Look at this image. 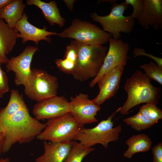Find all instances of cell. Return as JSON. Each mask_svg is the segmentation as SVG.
<instances>
[{
    "mask_svg": "<svg viewBox=\"0 0 162 162\" xmlns=\"http://www.w3.org/2000/svg\"><path fill=\"white\" fill-rule=\"evenodd\" d=\"M125 2L133 7V11L130 15L132 17L134 20H138L143 11L144 0H125Z\"/></svg>",
    "mask_w": 162,
    "mask_h": 162,
    "instance_id": "obj_26",
    "label": "cell"
},
{
    "mask_svg": "<svg viewBox=\"0 0 162 162\" xmlns=\"http://www.w3.org/2000/svg\"><path fill=\"white\" fill-rule=\"evenodd\" d=\"M26 4L22 0H12L8 4L0 10V18L4 19L10 27L14 28L22 18Z\"/></svg>",
    "mask_w": 162,
    "mask_h": 162,
    "instance_id": "obj_21",
    "label": "cell"
},
{
    "mask_svg": "<svg viewBox=\"0 0 162 162\" xmlns=\"http://www.w3.org/2000/svg\"><path fill=\"white\" fill-rule=\"evenodd\" d=\"M129 6L125 1L113 3L109 14L101 16L94 13L91 14L90 16L93 21L101 25L104 31L112 35L113 38L119 39L121 33H129L134 26L135 20L131 16H125L123 14Z\"/></svg>",
    "mask_w": 162,
    "mask_h": 162,
    "instance_id": "obj_6",
    "label": "cell"
},
{
    "mask_svg": "<svg viewBox=\"0 0 162 162\" xmlns=\"http://www.w3.org/2000/svg\"><path fill=\"white\" fill-rule=\"evenodd\" d=\"M24 86L25 95L37 102L57 96L58 84L55 76L41 69L32 68Z\"/></svg>",
    "mask_w": 162,
    "mask_h": 162,
    "instance_id": "obj_8",
    "label": "cell"
},
{
    "mask_svg": "<svg viewBox=\"0 0 162 162\" xmlns=\"http://www.w3.org/2000/svg\"><path fill=\"white\" fill-rule=\"evenodd\" d=\"M0 63V98L9 90L8 78L6 74L3 70Z\"/></svg>",
    "mask_w": 162,
    "mask_h": 162,
    "instance_id": "obj_27",
    "label": "cell"
},
{
    "mask_svg": "<svg viewBox=\"0 0 162 162\" xmlns=\"http://www.w3.org/2000/svg\"><path fill=\"white\" fill-rule=\"evenodd\" d=\"M58 35L91 46H102L108 42L112 37L111 34L96 25L78 19L73 20L71 25L58 33Z\"/></svg>",
    "mask_w": 162,
    "mask_h": 162,
    "instance_id": "obj_7",
    "label": "cell"
},
{
    "mask_svg": "<svg viewBox=\"0 0 162 162\" xmlns=\"http://www.w3.org/2000/svg\"><path fill=\"white\" fill-rule=\"evenodd\" d=\"M14 28L19 33V37L22 39L23 44L32 41L37 45L41 40L50 42L51 40L49 36L58 34L56 32L48 31L45 26L43 28H40L31 24L28 20V15L24 12L22 18L16 24Z\"/></svg>",
    "mask_w": 162,
    "mask_h": 162,
    "instance_id": "obj_14",
    "label": "cell"
},
{
    "mask_svg": "<svg viewBox=\"0 0 162 162\" xmlns=\"http://www.w3.org/2000/svg\"><path fill=\"white\" fill-rule=\"evenodd\" d=\"M109 48L103 64L97 76L90 82V87L94 86L98 80L109 71L121 65H126L129 57L128 44L120 39L111 38Z\"/></svg>",
    "mask_w": 162,
    "mask_h": 162,
    "instance_id": "obj_9",
    "label": "cell"
},
{
    "mask_svg": "<svg viewBox=\"0 0 162 162\" xmlns=\"http://www.w3.org/2000/svg\"><path fill=\"white\" fill-rule=\"evenodd\" d=\"M4 133V130L0 122V134Z\"/></svg>",
    "mask_w": 162,
    "mask_h": 162,
    "instance_id": "obj_35",
    "label": "cell"
},
{
    "mask_svg": "<svg viewBox=\"0 0 162 162\" xmlns=\"http://www.w3.org/2000/svg\"><path fill=\"white\" fill-rule=\"evenodd\" d=\"M69 102L64 96H57L37 102L32 113L38 120L50 119L70 112Z\"/></svg>",
    "mask_w": 162,
    "mask_h": 162,
    "instance_id": "obj_12",
    "label": "cell"
},
{
    "mask_svg": "<svg viewBox=\"0 0 162 162\" xmlns=\"http://www.w3.org/2000/svg\"><path fill=\"white\" fill-rule=\"evenodd\" d=\"M12 0H0V10L9 4Z\"/></svg>",
    "mask_w": 162,
    "mask_h": 162,
    "instance_id": "obj_32",
    "label": "cell"
},
{
    "mask_svg": "<svg viewBox=\"0 0 162 162\" xmlns=\"http://www.w3.org/2000/svg\"><path fill=\"white\" fill-rule=\"evenodd\" d=\"M94 149L74 141L71 149L64 162H82L84 157Z\"/></svg>",
    "mask_w": 162,
    "mask_h": 162,
    "instance_id": "obj_22",
    "label": "cell"
},
{
    "mask_svg": "<svg viewBox=\"0 0 162 162\" xmlns=\"http://www.w3.org/2000/svg\"><path fill=\"white\" fill-rule=\"evenodd\" d=\"M75 41L78 58L76 66L72 76L74 79L81 82L94 78L102 65L107 47L102 45H86Z\"/></svg>",
    "mask_w": 162,
    "mask_h": 162,
    "instance_id": "obj_3",
    "label": "cell"
},
{
    "mask_svg": "<svg viewBox=\"0 0 162 162\" xmlns=\"http://www.w3.org/2000/svg\"><path fill=\"white\" fill-rule=\"evenodd\" d=\"M9 59L8 58H4L0 57V63L1 64H6L8 62Z\"/></svg>",
    "mask_w": 162,
    "mask_h": 162,
    "instance_id": "obj_33",
    "label": "cell"
},
{
    "mask_svg": "<svg viewBox=\"0 0 162 162\" xmlns=\"http://www.w3.org/2000/svg\"><path fill=\"white\" fill-rule=\"evenodd\" d=\"M120 107L109 116L106 119L102 120L93 128H86L84 127L80 130L74 140L79 141L84 146L91 147L97 144H102L105 148L108 143L116 142L118 139L122 126L119 124L113 127L112 119L119 112Z\"/></svg>",
    "mask_w": 162,
    "mask_h": 162,
    "instance_id": "obj_4",
    "label": "cell"
},
{
    "mask_svg": "<svg viewBox=\"0 0 162 162\" xmlns=\"http://www.w3.org/2000/svg\"><path fill=\"white\" fill-rule=\"evenodd\" d=\"M138 112L147 118L157 123L162 119V110L153 104H146L142 105Z\"/></svg>",
    "mask_w": 162,
    "mask_h": 162,
    "instance_id": "obj_24",
    "label": "cell"
},
{
    "mask_svg": "<svg viewBox=\"0 0 162 162\" xmlns=\"http://www.w3.org/2000/svg\"><path fill=\"white\" fill-rule=\"evenodd\" d=\"M4 130L3 153L8 152L16 143L22 144L33 140L43 130L46 124L32 117L26 106L0 119Z\"/></svg>",
    "mask_w": 162,
    "mask_h": 162,
    "instance_id": "obj_1",
    "label": "cell"
},
{
    "mask_svg": "<svg viewBox=\"0 0 162 162\" xmlns=\"http://www.w3.org/2000/svg\"><path fill=\"white\" fill-rule=\"evenodd\" d=\"M124 89L127 99L119 112L125 115L131 108L141 103L157 105L161 96L160 87L153 86L150 80L140 70H136L126 80Z\"/></svg>",
    "mask_w": 162,
    "mask_h": 162,
    "instance_id": "obj_2",
    "label": "cell"
},
{
    "mask_svg": "<svg viewBox=\"0 0 162 162\" xmlns=\"http://www.w3.org/2000/svg\"><path fill=\"white\" fill-rule=\"evenodd\" d=\"M134 57L136 58L139 56H144L153 59L156 62V63L160 68H162V58L154 56L150 53H147L145 52L144 49L136 47L133 51Z\"/></svg>",
    "mask_w": 162,
    "mask_h": 162,
    "instance_id": "obj_28",
    "label": "cell"
},
{
    "mask_svg": "<svg viewBox=\"0 0 162 162\" xmlns=\"http://www.w3.org/2000/svg\"><path fill=\"white\" fill-rule=\"evenodd\" d=\"M46 124L45 128L36 138L54 142L74 140L80 130L83 127L69 112L48 120Z\"/></svg>",
    "mask_w": 162,
    "mask_h": 162,
    "instance_id": "obj_5",
    "label": "cell"
},
{
    "mask_svg": "<svg viewBox=\"0 0 162 162\" xmlns=\"http://www.w3.org/2000/svg\"><path fill=\"white\" fill-rule=\"evenodd\" d=\"M123 122L132 128L138 131L148 129L157 123L147 118L139 112L124 119Z\"/></svg>",
    "mask_w": 162,
    "mask_h": 162,
    "instance_id": "obj_23",
    "label": "cell"
},
{
    "mask_svg": "<svg viewBox=\"0 0 162 162\" xmlns=\"http://www.w3.org/2000/svg\"><path fill=\"white\" fill-rule=\"evenodd\" d=\"M19 33L14 28L9 27L0 18V57L8 58V54L15 46Z\"/></svg>",
    "mask_w": 162,
    "mask_h": 162,
    "instance_id": "obj_18",
    "label": "cell"
},
{
    "mask_svg": "<svg viewBox=\"0 0 162 162\" xmlns=\"http://www.w3.org/2000/svg\"><path fill=\"white\" fill-rule=\"evenodd\" d=\"M4 139V133L0 134V156L3 153Z\"/></svg>",
    "mask_w": 162,
    "mask_h": 162,
    "instance_id": "obj_31",
    "label": "cell"
},
{
    "mask_svg": "<svg viewBox=\"0 0 162 162\" xmlns=\"http://www.w3.org/2000/svg\"><path fill=\"white\" fill-rule=\"evenodd\" d=\"M143 11L138 23L145 30L151 26L155 30L162 28V0H144Z\"/></svg>",
    "mask_w": 162,
    "mask_h": 162,
    "instance_id": "obj_15",
    "label": "cell"
},
{
    "mask_svg": "<svg viewBox=\"0 0 162 162\" xmlns=\"http://www.w3.org/2000/svg\"><path fill=\"white\" fill-rule=\"evenodd\" d=\"M69 102L70 113L80 124L97 122L95 117L100 110V106L89 98L88 94L80 93L74 97H71Z\"/></svg>",
    "mask_w": 162,
    "mask_h": 162,
    "instance_id": "obj_10",
    "label": "cell"
},
{
    "mask_svg": "<svg viewBox=\"0 0 162 162\" xmlns=\"http://www.w3.org/2000/svg\"><path fill=\"white\" fill-rule=\"evenodd\" d=\"M77 58V49L75 40H73L67 46L63 58L56 59L55 62L61 71L72 75L76 68Z\"/></svg>",
    "mask_w": 162,
    "mask_h": 162,
    "instance_id": "obj_19",
    "label": "cell"
},
{
    "mask_svg": "<svg viewBox=\"0 0 162 162\" xmlns=\"http://www.w3.org/2000/svg\"><path fill=\"white\" fill-rule=\"evenodd\" d=\"M26 2L28 5H34L39 8L42 11L44 18L51 26L56 24L60 27L64 26L65 20L60 15L55 1L52 0L46 2L40 0H27Z\"/></svg>",
    "mask_w": 162,
    "mask_h": 162,
    "instance_id": "obj_17",
    "label": "cell"
},
{
    "mask_svg": "<svg viewBox=\"0 0 162 162\" xmlns=\"http://www.w3.org/2000/svg\"><path fill=\"white\" fill-rule=\"evenodd\" d=\"M0 162H10V160L8 158L0 159Z\"/></svg>",
    "mask_w": 162,
    "mask_h": 162,
    "instance_id": "obj_34",
    "label": "cell"
},
{
    "mask_svg": "<svg viewBox=\"0 0 162 162\" xmlns=\"http://www.w3.org/2000/svg\"><path fill=\"white\" fill-rule=\"evenodd\" d=\"M74 141L54 142H43L44 152L35 162H64L72 148Z\"/></svg>",
    "mask_w": 162,
    "mask_h": 162,
    "instance_id": "obj_16",
    "label": "cell"
},
{
    "mask_svg": "<svg viewBox=\"0 0 162 162\" xmlns=\"http://www.w3.org/2000/svg\"><path fill=\"white\" fill-rule=\"evenodd\" d=\"M63 1L69 9L70 10L72 11L73 9V5L76 0H63Z\"/></svg>",
    "mask_w": 162,
    "mask_h": 162,
    "instance_id": "obj_30",
    "label": "cell"
},
{
    "mask_svg": "<svg viewBox=\"0 0 162 162\" xmlns=\"http://www.w3.org/2000/svg\"><path fill=\"white\" fill-rule=\"evenodd\" d=\"M38 48L27 46L20 54L11 57L6 64V71L15 73L14 82L16 86L26 84L30 76L31 64L33 56Z\"/></svg>",
    "mask_w": 162,
    "mask_h": 162,
    "instance_id": "obj_11",
    "label": "cell"
},
{
    "mask_svg": "<svg viewBox=\"0 0 162 162\" xmlns=\"http://www.w3.org/2000/svg\"><path fill=\"white\" fill-rule=\"evenodd\" d=\"M128 149L124 152V157L130 159L136 153L146 152L152 147V142L150 137L145 134L134 135L125 141Z\"/></svg>",
    "mask_w": 162,
    "mask_h": 162,
    "instance_id": "obj_20",
    "label": "cell"
},
{
    "mask_svg": "<svg viewBox=\"0 0 162 162\" xmlns=\"http://www.w3.org/2000/svg\"><path fill=\"white\" fill-rule=\"evenodd\" d=\"M153 162H162V143L159 142L152 147Z\"/></svg>",
    "mask_w": 162,
    "mask_h": 162,
    "instance_id": "obj_29",
    "label": "cell"
},
{
    "mask_svg": "<svg viewBox=\"0 0 162 162\" xmlns=\"http://www.w3.org/2000/svg\"><path fill=\"white\" fill-rule=\"evenodd\" d=\"M125 65H122L112 69L97 82L99 92L92 100L100 105L113 97L119 88L121 79Z\"/></svg>",
    "mask_w": 162,
    "mask_h": 162,
    "instance_id": "obj_13",
    "label": "cell"
},
{
    "mask_svg": "<svg viewBox=\"0 0 162 162\" xmlns=\"http://www.w3.org/2000/svg\"><path fill=\"white\" fill-rule=\"evenodd\" d=\"M140 67L145 71V74L150 80H154L162 85V68L152 61L148 63L140 65Z\"/></svg>",
    "mask_w": 162,
    "mask_h": 162,
    "instance_id": "obj_25",
    "label": "cell"
}]
</instances>
